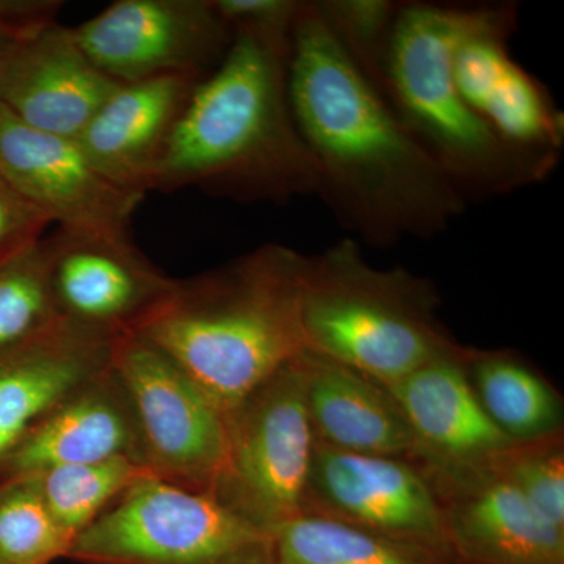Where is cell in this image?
<instances>
[{"label": "cell", "mask_w": 564, "mask_h": 564, "mask_svg": "<svg viewBox=\"0 0 564 564\" xmlns=\"http://www.w3.org/2000/svg\"><path fill=\"white\" fill-rule=\"evenodd\" d=\"M289 99L317 173V198L356 242L388 248L430 239L466 209L315 2H300L293 18Z\"/></svg>", "instance_id": "6da1fadb"}, {"label": "cell", "mask_w": 564, "mask_h": 564, "mask_svg": "<svg viewBox=\"0 0 564 564\" xmlns=\"http://www.w3.org/2000/svg\"><path fill=\"white\" fill-rule=\"evenodd\" d=\"M293 18L234 25L220 65L196 85L174 126L151 192L193 187L274 204L317 196V173L289 99Z\"/></svg>", "instance_id": "7a4b0ae2"}, {"label": "cell", "mask_w": 564, "mask_h": 564, "mask_svg": "<svg viewBox=\"0 0 564 564\" xmlns=\"http://www.w3.org/2000/svg\"><path fill=\"white\" fill-rule=\"evenodd\" d=\"M307 256L265 243L176 288L140 329L223 414L306 351L300 299Z\"/></svg>", "instance_id": "3957f363"}, {"label": "cell", "mask_w": 564, "mask_h": 564, "mask_svg": "<svg viewBox=\"0 0 564 564\" xmlns=\"http://www.w3.org/2000/svg\"><path fill=\"white\" fill-rule=\"evenodd\" d=\"M488 7L402 2L384 66L386 101L467 204L551 176L505 147L456 87V46Z\"/></svg>", "instance_id": "277c9868"}, {"label": "cell", "mask_w": 564, "mask_h": 564, "mask_svg": "<svg viewBox=\"0 0 564 564\" xmlns=\"http://www.w3.org/2000/svg\"><path fill=\"white\" fill-rule=\"evenodd\" d=\"M436 310L432 282L370 265L351 237L307 256L300 299L306 351L377 383H397L459 347Z\"/></svg>", "instance_id": "5b68a950"}, {"label": "cell", "mask_w": 564, "mask_h": 564, "mask_svg": "<svg viewBox=\"0 0 564 564\" xmlns=\"http://www.w3.org/2000/svg\"><path fill=\"white\" fill-rule=\"evenodd\" d=\"M77 564H276L273 533L209 492L148 477L70 543Z\"/></svg>", "instance_id": "8992f818"}, {"label": "cell", "mask_w": 564, "mask_h": 564, "mask_svg": "<svg viewBox=\"0 0 564 564\" xmlns=\"http://www.w3.org/2000/svg\"><path fill=\"white\" fill-rule=\"evenodd\" d=\"M302 356L226 414L228 452L212 491L270 533L307 510L317 440L307 413Z\"/></svg>", "instance_id": "52a82bcc"}, {"label": "cell", "mask_w": 564, "mask_h": 564, "mask_svg": "<svg viewBox=\"0 0 564 564\" xmlns=\"http://www.w3.org/2000/svg\"><path fill=\"white\" fill-rule=\"evenodd\" d=\"M111 369L131 397L148 467L192 491H214L228 452L226 415L141 334L117 337Z\"/></svg>", "instance_id": "ba28073f"}, {"label": "cell", "mask_w": 564, "mask_h": 564, "mask_svg": "<svg viewBox=\"0 0 564 564\" xmlns=\"http://www.w3.org/2000/svg\"><path fill=\"white\" fill-rule=\"evenodd\" d=\"M77 43L118 84L207 77L231 46L215 0H117L74 28Z\"/></svg>", "instance_id": "9c48e42d"}, {"label": "cell", "mask_w": 564, "mask_h": 564, "mask_svg": "<svg viewBox=\"0 0 564 564\" xmlns=\"http://www.w3.org/2000/svg\"><path fill=\"white\" fill-rule=\"evenodd\" d=\"M516 3H489L485 17L456 46V87L505 147L554 173L564 147L562 110L543 82L510 52L518 29Z\"/></svg>", "instance_id": "30bf717a"}, {"label": "cell", "mask_w": 564, "mask_h": 564, "mask_svg": "<svg viewBox=\"0 0 564 564\" xmlns=\"http://www.w3.org/2000/svg\"><path fill=\"white\" fill-rule=\"evenodd\" d=\"M43 243L58 317L88 332L113 339L139 333L176 288L131 236L57 229Z\"/></svg>", "instance_id": "8fae6325"}, {"label": "cell", "mask_w": 564, "mask_h": 564, "mask_svg": "<svg viewBox=\"0 0 564 564\" xmlns=\"http://www.w3.org/2000/svg\"><path fill=\"white\" fill-rule=\"evenodd\" d=\"M443 562L455 563L445 508L429 481L393 456L351 454L315 443L307 507Z\"/></svg>", "instance_id": "7c38bea8"}, {"label": "cell", "mask_w": 564, "mask_h": 564, "mask_svg": "<svg viewBox=\"0 0 564 564\" xmlns=\"http://www.w3.org/2000/svg\"><path fill=\"white\" fill-rule=\"evenodd\" d=\"M0 176L62 231L131 236L144 198L102 176L76 140L29 128L3 104Z\"/></svg>", "instance_id": "4fadbf2b"}, {"label": "cell", "mask_w": 564, "mask_h": 564, "mask_svg": "<svg viewBox=\"0 0 564 564\" xmlns=\"http://www.w3.org/2000/svg\"><path fill=\"white\" fill-rule=\"evenodd\" d=\"M458 347L384 386L413 433L415 452L444 473L481 469L518 447L485 413Z\"/></svg>", "instance_id": "5bb4252c"}, {"label": "cell", "mask_w": 564, "mask_h": 564, "mask_svg": "<svg viewBox=\"0 0 564 564\" xmlns=\"http://www.w3.org/2000/svg\"><path fill=\"white\" fill-rule=\"evenodd\" d=\"M121 84L57 21L31 33L11 62L0 104L36 131L76 140Z\"/></svg>", "instance_id": "9a60e30c"}, {"label": "cell", "mask_w": 564, "mask_h": 564, "mask_svg": "<svg viewBox=\"0 0 564 564\" xmlns=\"http://www.w3.org/2000/svg\"><path fill=\"white\" fill-rule=\"evenodd\" d=\"M118 458L148 467L135 408L110 367L70 393L25 436L0 466V481Z\"/></svg>", "instance_id": "2e32d148"}, {"label": "cell", "mask_w": 564, "mask_h": 564, "mask_svg": "<svg viewBox=\"0 0 564 564\" xmlns=\"http://www.w3.org/2000/svg\"><path fill=\"white\" fill-rule=\"evenodd\" d=\"M115 340L61 322L0 352V466L58 403L110 369Z\"/></svg>", "instance_id": "e0dca14e"}, {"label": "cell", "mask_w": 564, "mask_h": 564, "mask_svg": "<svg viewBox=\"0 0 564 564\" xmlns=\"http://www.w3.org/2000/svg\"><path fill=\"white\" fill-rule=\"evenodd\" d=\"M204 79L174 74L121 84L77 137V144L107 180L147 196L174 126Z\"/></svg>", "instance_id": "ac0fdd59"}, {"label": "cell", "mask_w": 564, "mask_h": 564, "mask_svg": "<svg viewBox=\"0 0 564 564\" xmlns=\"http://www.w3.org/2000/svg\"><path fill=\"white\" fill-rule=\"evenodd\" d=\"M464 485L445 511L459 564H564V530L549 524L494 463L451 474Z\"/></svg>", "instance_id": "d6986e66"}, {"label": "cell", "mask_w": 564, "mask_h": 564, "mask_svg": "<svg viewBox=\"0 0 564 564\" xmlns=\"http://www.w3.org/2000/svg\"><path fill=\"white\" fill-rule=\"evenodd\" d=\"M307 413L318 443L351 454L415 452L413 433L383 384L311 351L302 356Z\"/></svg>", "instance_id": "ffe728a7"}, {"label": "cell", "mask_w": 564, "mask_h": 564, "mask_svg": "<svg viewBox=\"0 0 564 564\" xmlns=\"http://www.w3.org/2000/svg\"><path fill=\"white\" fill-rule=\"evenodd\" d=\"M467 373L485 413L516 445L543 443L558 432V395L521 359L469 350Z\"/></svg>", "instance_id": "44dd1931"}, {"label": "cell", "mask_w": 564, "mask_h": 564, "mask_svg": "<svg viewBox=\"0 0 564 564\" xmlns=\"http://www.w3.org/2000/svg\"><path fill=\"white\" fill-rule=\"evenodd\" d=\"M276 564H455L306 510L273 532Z\"/></svg>", "instance_id": "7402d4cb"}, {"label": "cell", "mask_w": 564, "mask_h": 564, "mask_svg": "<svg viewBox=\"0 0 564 564\" xmlns=\"http://www.w3.org/2000/svg\"><path fill=\"white\" fill-rule=\"evenodd\" d=\"M155 477L143 464L128 458L69 464L33 478L41 499L70 543L133 485Z\"/></svg>", "instance_id": "603a6c76"}, {"label": "cell", "mask_w": 564, "mask_h": 564, "mask_svg": "<svg viewBox=\"0 0 564 564\" xmlns=\"http://www.w3.org/2000/svg\"><path fill=\"white\" fill-rule=\"evenodd\" d=\"M43 239L0 263V352L31 343L62 322L52 300Z\"/></svg>", "instance_id": "cb8c5ba5"}, {"label": "cell", "mask_w": 564, "mask_h": 564, "mask_svg": "<svg viewBox=\"0 0 564 564\" xmlns=\"http://www.w3.org/2000/svg\"><path fill=\"white\" fill-rule=\"evenodd\" d=\"M69 545L33 478L0 481V564H52Z\"/></svg>", "instance_id": "d4e9b609"}, {"label": "cell", "mask_w": 564, "mask_h": 564, "mask_svg": "<svg viewBox=\"0 0 564 564\" xmlns=\"http://www.w3.org/2000/svg\"><path fill=\"white\" fill-rule=\"evenodd\" d=\"M315 7L355 65L383 95L386 58L402 2L315 0Z\"/></svg>", "instance_id": "484cf974"}, {"label": "cell", "mask_w": 564, "mask_h": 564, "mask_svg": "<svg viewBox=\"0 0 564 564\" xmlns=\"http://www.w3.org/2000/svg\"><path fill=\"white\" fill-rule=\"evenodd\" d=\"M522 497L549 524L564 530V456L562 445L543 443L521 445L494 462Z\"/></svg>", "instance_id": "4316f807"}, {"label": "cell", "mask_w": 564, "mask_h": 564, "mask_svg": "<svg viewBox=\"0 0 564 564\" xmlns=\"http://www.w3.org/2000/svg\"><path fill=\"white\" fill-rule=\"evenodd\" d=\"M61 7L54 0H0V98L18 47L31 33L57 21Z\"/></svg>", "instance_id": "83f0119b"}, {"label": "cell", "mask_w": 564, "mask_h": 564, "mask_svg": "<svg viewBox=\"0 0 564 564\" xmlns=\"http://www.w3.org/2000/svg\"><path fill=\"white\" fill-rule=\"evenodd\" d=\"M51 221L0 176V263L43 239Z\"/></svg>", "instance_id": "f1b7e54d"}]
</instances>
